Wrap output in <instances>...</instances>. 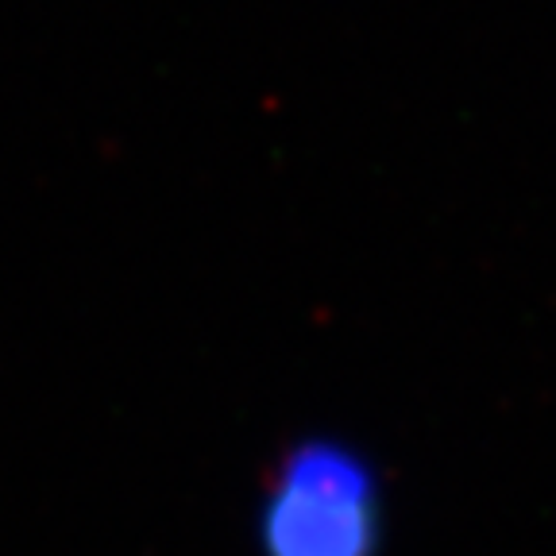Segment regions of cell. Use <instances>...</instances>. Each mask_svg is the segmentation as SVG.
I'll return each mask as SVG.
<instances>
[{"label": "cell", "instance_id": "1", "mask_svg": "<svg viewBox=\"0 0 556 556\" xmlns=\"http://www.w3.org/2000/svg\"><path fill=\"white\" fill-rule=\"evenodd\" d=\"M263 556H379L382 486L364 452L309 437L282 456L260 514Z\"/></svg>", "mask_w": 556, "mask_h": 556}]
</instances>
